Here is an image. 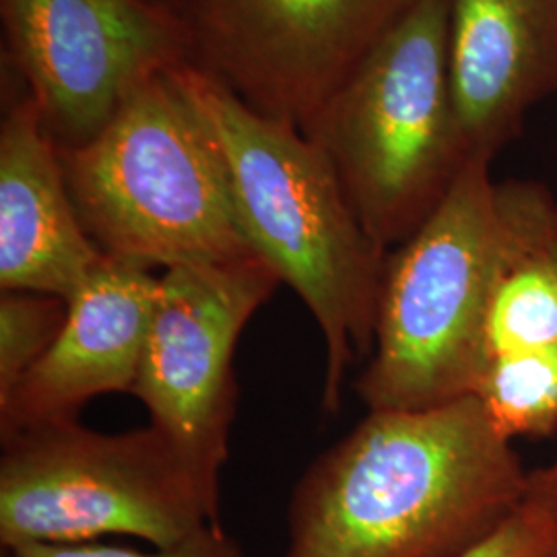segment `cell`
<instances>
[{"instance_id": "2", "label": "cell", "mask_w": 557, "mask_h": 557, "mask_svg": "<svg viewBox=\"0 0 557 557\" xmlns=\"http://www.w3.org/2000/svg\"><path fill=\"white\" fill-rule=\"evenodd\" d=\"M213 128L252 250L308 308L324 343L322 407L337 413L356 358H370L386 250L358 220L329 156L193 64L176 69Z\"/></svg>"}, {"instance_id": "12", "label": "cell", "mask_w": 557, "mask_h": 557, "mask_svg": "<svg viewBox=\"0 0 557 557\" xmlns=\"http://www.w3.org/2000/svg\"><path fill=\"white\" fill-rule=\"evenodd\" d=\"M103 260L75 211L59 147L25 91L0 124V289L69 299Z\"/></svg>"}, {"instance_id": "20", "label": "cell", "mask_w": 557, "mask_h": 557, "mask_svg": "<svg viewBox=\"0 0 557 557\" xmlns=\"http://www.w3.org/2000/svg\"><path fill=\"white\" fill-rule=\"evenodd\" d=\"M554 557H557V552H556V556H554Z\"/></svg>"}, {"instance_id": "17", "label": "cell", "mask_w": 557, "mask_h": 557, "mask_svg": "<svg viewBox=\"0 0 557 557\" xmlns=\"http://www.w3.org/2000/svg\"><path fill=\"white\" fill-rule=\"evenodd\" d=\"M2 557H244L236 539L221 522L207 524L193 537L174 547L156 552H137L119 545L103 543H27L2 549Z\"/></svg>"}, {"instance_id": "19", "label": "cell", "mask_w": 557, "mask_h": 557, "mask_svg": "<svg viewBox=\"0 0 557 557\" xmlns=\"http://www.w3.org/2000/svg\"><path fill=\"white\" fill-rule=\"evenodd\" d=\"M158 2H165V4H172V7H176V9H182V2H184V0H158Z\"/></svg>"}, {"instance_id": "1", "label": "cell", "mask_w": 557, "mask_h": 557, "mask_svg": "<svg viewBox=\"0 0 557 557\" xmlns=\"http://www.w3.org/2000/svg\"><path fill=\"white\" fill-rule=\"evenodd\" d=\"M531 471L475 395L368 411L299 478L283 557H460L527 498Z\"/></svg>"}, {"instance_id": "15", "label": "cell", "mask_w": 557, "mask_h": 557, "mask_svg": "<svg viewBox=\"0 0 557 557\" xmlns=\"http://www.w3.org/2000/svg\"><path fill=\"white\" fill-rule=\"evenodd\" d=\"M69 301L32 292L0 298V400L40 361L59 337Z\"/></svg>"}, {"instance_id": "7", "label": "cell", "mask_w": 557, "mask_h": 557, "mask_svg": "<svg viewBox=\"0 0 557 557\" xmlns=\"http://www.w3.org/2000/svg\"><path fill=\"white\" fill-rule=\"evenodd\" d=\"M278 285L260 257L176 267L158 277L133 395L215 498L238 407L236 347Z\"/></svg>"}, {"instance_id": "9", "label": "cell", "mask_w": 557, "mask_h": 557, "mask_svg": "<svg viewBox=\"0 0 557 557\" xmlns=\"http://www.w3.org/2000/svg\"><path fill=\"white\" fill-rule=\"evenodd\" d=\"M419 0H184L190 64L304 131Z\"/></svg>"}, {"instance_id": "6", "label": "cell", "mask_w": 557, "mask_h": 557, "mask_svg": "<svg viewBox=\"0 0 557 557\" xmlns=\"http://www.w3.org/2000/svg\"><path fill=\"white\" fill-rule=\"evenodd\" d=\"M215 522L220 498L151 423L106 434L64 419L2 440V549L106 535L165 549Z\"/></svg>"}, {"instance_id": "16", "label": "cell", "mask_w": 557, "mask_h": 557, "mask_svg": "<svg viewBox=\"0 0 557 557\" xmlns=\"http://www.w3.org/2000/svg\"><path fill=\"white\" fill-rule=\"evenodd\" d=\"M557 552V506L531 487L517 512L494 535L460 557H554Z\"/></svg>"}, {"instance_id": "5", "label": "cell", "mask_w": 557, "mask_h": 557, "mask_svg": "<svg viewBox=\"0 0 557 557\" xmlns=\"http://www.w3.org/2000/svg\"><path fill=\"white\" fill-rule=\"evenodd\" d=\"M492 163L469 161L438 209L388 250L374 347L356 382L368 411L430 409L475 395L508 242Z\"/></svg>"}, {"instance_id": "4", "label": "cell", "mask_w": 557, "mask_h": 557, "mask_svg": "<svg viewBox=\"0 0 557 557\" xmlns=\"http://www.w3.org/2000/svg\"><path fill=\"white\" fill-rule=\"evenodd\" d=\"M448 34L450 0H419L301 131L386 252L418 232L475 160L453 96Z\"/></svg>"}, {"instance_id": "18", "label": "cell", "mask_w": 557, "mask_h": 557, "mask_svg": "<svg viewBox=\"0 0 557 557\" xmlns=\"http://www.w3.org/2000/svg\"><path fill=\"white\" fill-rule=\"evenodd\" d=\"M531 483L557 506V460L545 469L531 471Z\"/></svg>"}, {"instance_id": "13", "label": "cell", "mask_w": 557, "mask_h": 557, "mask_svg": "<svg viewBox=\"0 0 557 557\" xmlns=\"http://www.w3.org/2000/svg\"><path fill=\"white\" fill-rule=\"evenodd\" d=\"M506 257L487 317L490 358L557 343V199L535 180L499 182Z\"/></svg>"}, {"instance_id": "10", "label": "cell", "mask_w": 557, "mask_h": 557, "mask_svg": "<svg viewBox=\"0 0 557 557\" xmlns=\"http://www.w3.org/2000/svg\"><path fill=\"white\" fill-rule=\"evenodd\" d=\"M153 271L108 259L66 299L59 337L0 400V436L64 419L108 393H133L158 292Z\"/></svg>"}, {"instance_id": "11", "label": "cell", "mask_w": 557, "mask_h": 557, "mask_svg": "<svg viewBox=\"0 0 557 557\" xmlns=\"http://www.w3.org/2000/svg\"><path fill=\"white\" fill-rule=\"evenodd\" d=\"M448 62L469 149L494 161L557 94V0H450Z\"/></svg>"}, {"instance_id": "14", "label": "cell", "mask_w": 557, "mask_h": 557, "mask_svg": "<svg viewBox=\"0 0 557 557\" xmlns=\"http://www.w3.org/2000/svg\"><path fill=\"white\" fill-rule=\"evenodd\" d=\"M475 397L508 440L557 432V343L492 356Z\"/></svg>"}, {"instance_id": "8", "label": "cell", "mask_w": 557, "mask_h": 557, "mask_svg": "<svg viewBox=\"0 0 557 557\" xmlns=\"http://www.w3.org/2000/svg\"><path fill=\"white\" fill-rule=\"evenodd\" d=\"M7 54L57 147H79L124 103L190 64L180 9L158 0H0Z\"/></svg>"}, {"instance_id": "3", "label": "cell", "mask_w": 557, "mask_h": 557, "mask_svg": "<svg viewBox=\"0 0 557 557\" xmlns=\"http://www.w3.org/2000/svg\"><path fill=\"white\" fill-rule=\"evenodd\" d=\"M89 238L147 271L259 257L239 225L220 143L176 71L147 83L98 137L59 147Z\"/></svg>"}]
</instances>
